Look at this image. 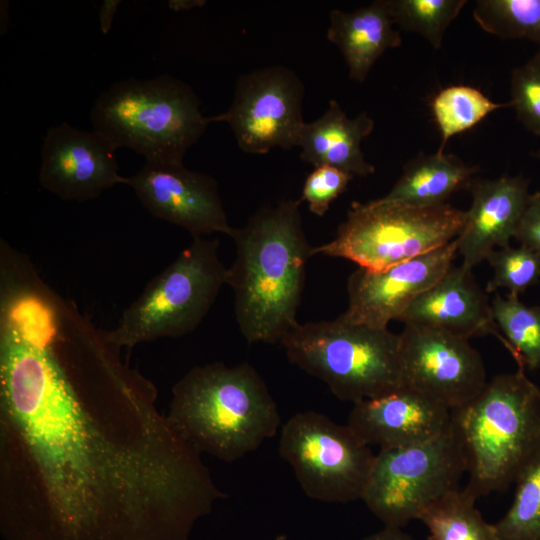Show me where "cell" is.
Listing matches in <instances>:
<instances>
[{"mask_svg":"<svg viewBox=\"0 0 540 540\" xmlns=\"http://www.w3.org/2000/svg\"><path fill=\"white\" fill-rule=\"evenodd\" d=\"M476 23L503 39H526L540 48V0H477Z\"/></svg>","mask_w":540,"mask_h":540,"instance_id":"25","label":"cell"},{"mask_svg":"<svg viewBox=\"0 0 540 540\" xmlns=\"http://www.w3.org/2000/svg\"><path fill=\"white\" fill-rule=\"evenodd\" d=\"M475 501L459 488L431 503L418 519L428 529V540H500Z\"/></svg>","mask_w":540,"mask_h":540,"instance_id":"22","label":"cell"},{"mask_svg":"<svg viewBox=\"0 0 540 540\" xmlns=\"http://www.w3.org/2000/svg\"><path fill=\"white\" fill-rule=\"evenodd\" d=\"M205 1H187V0H173L169 1V7L175 11L186 10L196 6L204 5Z\"/></svg>","mask_w":540,"mask_h":540,"instance_id":"34","label":"cell"},{"mask_svg":"<svg viewBox=\"0 0 540 540\" xmlns=\"http://www.w3.org/2000/svg\"><path fill=\"white\" fill-rule=\"evenodd\" d=\"M493 320L505 340V348L519 369L540 367V306H527L519 296L497 294L491 302Z\"/></svg>","mask_w":540,"mask_h":540,"instance_id":"23","label":"cell"},{"mask_svg":"<svg viewBox=\"0 0 540 540\" xmlns=\"http://www.w3.org/2000/svg\"><path fill=\"white\" fill-rule=\"evenodd\" d=\"M514 238L540 256V191L531 194Z\"/></svg>","mask_w":540,"mask_h":540,"instance_id":"31","label":"cell"},{"mask_svg":"<svg viewBox=\"0 0 540 540\" xmlns=\"http://www.w3.org/2000/svg\"><path fill=\"white\" fill-rule=\"evenodd\" d=\"M533 156L540 161V149L533 153Z\"/></svg>","mask_w":540,"mask_h":540,"instance_id":"36","label":"cell"},{"mask_svg":"<svg viewBox=\"0 0 540 540\" xmlns=\"http://www.w3.org/2000/svg\"><path fill=\"white\" fill-rule=\"evenodd\" d=\"M300 200L266 205L234 228L235 259L226 285L234 293L237 326L249 344L280 343L299 323L306 266L313 255Z\"/></svg>","mask_w":540,"mask_h":540,"instance_id":"2","label":"cell"},{"mask_svg":"<svg viewBox=\"0 0 540 540\" xmlns=\"http://www.w3.org/2000/svg\"><path fill=\"white\" fill-rule=\"evenodd\" d=\"M90 120L115 149L129 148L146 162L165 164H183L210 124L194 90L167 74L113 84L95 100Z\"/></svg>","mask_w":540,"mask_h":540,"instance_id":"5","label":"cell"},{"mask_svg":"<svg viewBox=\"0 0 540 540\" xmlns=\"http://www.w3.org/2000/svg\"><path fill=\"white\" fill-rule=\"evenodd\" d=\"M289 361L354 403L401 388L400 335L355 323L342 314L307 322L280 342Z\"/></svg>","mask_w":540,"mask_h":540,"instance_id":"6","label":"cell"},{"mask_svg":"<svg viewBox=\"0 0 540 540\" xmlns=\"http://www.w3.org/2000/svg\"><path fill=\"white\" fill-rule=\"evenodd\" d=\"M327 39L342 53L350 79L363 83L383 53L399 47L387 0H375L354 11L331 10Z\"/></svg>","mask_w":540,"mask_h":540,"instance_id":"20","label":"cell"},{"mask_svg":"<svg viewBox=\"0 0 540 540\" xmlns=\"http://www.w3.org/2000/svg\"><path fill=\"white\" fill-rule=\"evenodd\" d=\"M400 335L402 385L451 411L487 384L480 353L469 339L445 330L404 325Z\"/></svg>","mask_w":540,"mask_h":540,"instance_id":"12","label":"cell"},{"mask_svg":"<svg viewBox=\"0 0 540 540\" xmlns=\"http://www.w3.org/2000/svg\"><path fill=\"white\" fill-rule=\"evenodd\" d=\"M451 419L467 461L463 490L475 500L506 489L540 455V389L523 369L493 377Z\"/></svg>","mask_w":540,"mask_h":540,"instance_id":"4","label":"cell"},{"mask_svg":"<svg viewBox=\"0 0 540 540\" xmlns=\"http://www.w3.org/2000/svg\"><path fill=\"white\" fill-rule=\"evenodd\" d=\"M166 416L197 452L226 463L256 450L281 424L273 396L249 363L192 367L173 386Z\"/></svg>","mask_w":540,"mask_h":540,"instance_id":"3","label":"cell"},{"mask_svg":"<svg viewBox=\"0 0 540 540\" xmlns=\"http://www.w3.org/2000/svg\"><path fill=\"white\" fill-rule=\"evenodd\" d=\"M217 239L193 238L122 313L117 326L101 337L120 350L194 331L226 285L227 268Z\"/></svg>","mask_w":540,"mask_h":540,"instance_id":"7","label":"cell"},{"mask_svg":"<svg viewBox=\"0 0 540 540\" xmlns=\"http://www.w3.org/2000/svg\"><path fill=\"white\" fill-rule=\"evenodd\" d=\"M304 85L294 70L274 65L241 75L229 108L208 116L227 123L241 150L266 154L276 147L298 146L304 124Z\"/></svg>","mask_w":540,"mask_h":540,"instance_id":"11","label":"cell"},{"mask_svg":"<svg viewBox=\"0 0 540 540\" xmlns=\"http://www.w3.org/2000/svg\"><path fill=\"white\" fill-rule=\"evenodd\" d=\"M451 410L402 386L389 394L354 403L347 425L367 445L398 448L425 441L447 428Z\"/></svg>","mask_w":540,"mask_h":540,"instance_id":"17","label":"cell"},{"mask_svg":"<svg viewBox=\"0 0 540 540\" xmlns=\"http://www.w3.org/2000/svg\"><path fill=\"white\" fill-rule=\"evenodd\" d=\"M486 260L493 270L487 293L506 288L510 294L519 296L540 279V256L525 246L495 249Z\"/></svg>","mask_w":540,"mask_h":540,"instance_id":"28","label":"cell"},{"mask_svg":"<svg viewBox=\"0 0 540 540\" xmlns=\"http://www.w3.org/2000/svg\"><path fill=\"white\" fill-rule=\"evenodd\" d=\"M124 184L152 216L180 226L193 238L233 232L217 182L206 173L183 164L146 162Z\"/></svg>","mask_w":540,"mask_h":540,"instance_id":"13","label":"cell"},{"mask_svg":"<svg viewBox=\"0 0 540 540\" xmlns=\"http://www.w3.org/2000/svg\"><path fill=\"white\" fill-rule=\"evenodd\" d=\"M510 97L518 121L540 136V48L525 64L512 70Z\"/></svg>","mask_w":540,"mask_h":540,"instance_id":"29","label":"cell"},{"mask_svg":"<svg viewBox=\"0 0 540 540\" xmlns=\"http://www.w3.org/2000/svg\"><path fill=\"white\" fill-rule=\"evenodd\" d=\"M353 177L330 165L317 166L307 176L299 200L305 201L313 214L323 216L331 203L346 190Z\"/></svg>","mask_w":540,"mask_h":540,"instance_id":"30","label":"cell"},{"mask_svg":"<svg viewBox=\"0 0 540 540\" xmlns=\"http://www.w3.org/2000/svg\"><path fill=\"white\" fill-rule=\"evenodd\" d=\"M116 149L100 133L65 122L47 130L41 150L39 182L66 201L84 202L104 190L124 184Z\"/></svg>","mask_w":540,"mask_h":540,"instance_id":"15","label":"cell"},{"mask_svg":"<svg viewBox=\"0 0 540 540\" xmlns=\"http://www.w3.org/2000/svg\"><path fill=\"white\" fill-rule=\"evenodd\" d=\"M512 505L494 525L500 540H540V455L519 474Z\"/></svg>","mask_w":540,"mask_h":540,"instance_id":"26","label":"cell"},{"mask_svg":"<svg viewBox=\"0 0 540 540\" xmlns=\"http://www.w3.org/2000/svg\"><path fill=\"white\" fill-rule=\"evenodd\" d=\"M399 320L405 325L441 329L467 339L492 335L506 345L493 320L491 303L472 271L461 265H452Z\"/></svg>","mask_w":540,"mask_h":540,"instance_id":"18","label":"cell"},{"mask_svg":"<svg viewBox=\"0 0 540 540\" xmlns=\"http://www.w3.org/2000/svg\"><path fill=\"white\" fill-rule=\"evenodd\" d=\"M528 186L522 175L470 181L472 201L456 237L462 267L472 271L496 246L510 245L531 196Z\"/></svg>","mask_w":540,"mask_h":540,"instance_id":"16","label":"cell"},{"mask_svg":"<svg viewBox=\"0 0 540 540\" xmlns=\"http://www.w3.org/2000/svg\"><path fill=\"white\" fill-rule=\"evenodd\" d=\"M458 253L456 238L424 255L389 268L373 271L357 268L347 281L349 321L388 328L407 308L432 287L453 265Z\"/></svg>","mask_w":540,"mask_h":540,"instance_id":"14","label":"cell"},{"mask_svg":"<svg viewBox=\"0 0 540 540\" xmlns=\"http://www.w3.org/2000/svg\"><path fill=\"white\" fill-rule=\"evenodd\" d=\"M392 20L405 31L419 34L439 49L445 31L466 0H387Z\"/></svg>","mask_w":540,"mask_h":540,"instance_id":"27","label":"cell"},{"mask_svg":"<svg viewBox=\"0 0 540 540\" xmlns=\"http://www.w3.org/2000/svg\"><path fill=\"white\" fill-rule=\"evenodd\" d=\"M511 107V103H496L479 89L467 85H452L440 90L431 101V110L441 133L437 152L454 135L474 127L491 112Z\"/></svg>","mask_w":540,"mask_h":540,"instance_id":"24","label":"cell"},{"mask_svg":"<svg viewBox=\"0 0 540 540\" xmlns=\"http://www.w3.org/2000/svg\"><path fill=\"white\" fill-rule=\"evenodd\" d=\"M465 453L452 425L409 446L380 449L362 497L385 526L402 528L434 501L459 489Z\"/></svg>","mask_w":540,"mask_h":540,"instance_id":"9","label":"cell"},{"mask_svg":"<svg viewBox=\"0 0 540 540\" xmlns=\"http://www.w3.org/2000/svg\"><path fill=\"white\" fill-rule=\"evenodd\" d=\"M466 212L450 204L413 207L375 199L353 202L335 237L312 254L343 258L378 271L424 255L453 241Z\"/></svg>","mask_w":540,"mask_h":540,"instance_id":"8","label":"cell"},{"mask_svg":"<svg viewBox=\"0 0 540 540\" xmlns=\"http://www.w3.org/2000/svg\"><path fill=\"white\" fill-rule=\"evenodd\" d=\"M278 451L305 494L326 503L362 499L375 459L347 424L315 411L296 413L283 424Z\"/></svg>","mask_w":540,"mask_h":540,"instance_id":"10","label":"cell"},{"mask_svg":"<svg viewBox=\"0 0 540 540\" xmlns=\"http://www.w3.org/2000/svg\"><path fill=\"white\" fill-rule=\"evenodd\" d=\"M37 292L1 296L4 540H189L227 495L118 349L58 337Z\"/></svg>","mask_w":540,"mask_h":540,"instance_id":"1","label":"cell"},{"mask_svg":"<svg viewBox=\"0 0 540 540\" xmlns=\"http://www.w3.org/2000/svg\"><path fill=\"white\" fill-rule=\"evenodd\" d=\"M366 112L349 118L339 103L331 99L323 115L305 123L298 141L300 158L314 167L330 165L352 176H368L375 167L365 160L361 142L374 128Z\"/></svg>","mask_w":540,"mask_h":540,"instance_id":"19","label":"cell"},{"mask_svg":"<svg viewBox=\"0 0 540 540\" xmlns=\"http://www.w3.org/2000/svg\"><path fill=\"white\" fill-rule=\"evenodd\" d=\"M363 540H414L402 528L385 526L382 530L366 536Z\"/></svg>","mask_w":540,"mask_h":540,"instance_id":"33","label":"cell"},{"mask_svg":"<svg viewBox=\"0 0 540 540\" xmlns=\"http://www.w3.org/2000/svg\"><path fill=\"white\" fill-rule=\"evenodd\" d=\"M477 170L452 154L419 153L404 165L391 190L379 199L413 207L441 205L453 193L467 188Z\"/></svg>","mask_w":540,"mask_h":540,"instance_id":"21","label":"cell"},{"mask_svg":"<svg viewBox=\"0 0 540 540\" xmlns=\"http://www.w3.org/2000/svg\"><path fill=\"white\" fill-rule=\"evenodd\" d=\"M275 540H288L287 536L284 534L278 535Z\"/></svg>","mask_w":540,"mask_h":540,"instance_id":"35","label":"cell"},{"mask_svg":"<svg viewBox=\"0 0 540 540\" xmlns=\"http://www.w3.org/2000/svg\"><path fill=\"white\" fill-rule=\"evenodd\" d=\"M120 3V0H104L102 2L99 10V24L103 34L109 33Z\"/></svg>","mask_w":540,"mask_h":540,"instance_id":"32","label":"cell"}]
</instances>
